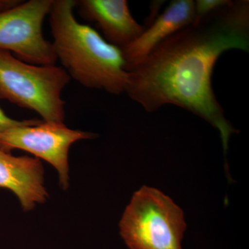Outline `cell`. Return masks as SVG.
<instances>
[{
  "label": "cell",
  "mask_w": 249,
  "mask_h": 249,
  "mask_svg": "<svg viewBox=\"0 0 249 249\" xmlns=\"http://www.w3.org/2000/svg\"><path fill=\"white\" fill-rule=\"evenodd\" d=\"M76 8L82 18L97 24L105 40L121 49L145 29L135 20L125 0H79Z\"/></svg>",
  "instance_id": "cell-7"
},
{
  "label": "cell",
  "mask_w": 249,
  "mask_h": 249,
  "mask_svg": "<svg viewBox=\"0 0 249 249\" xmlns=\"http://www.w3.org/2000/svg\"><path fill=\"white\" fill-rule=\"evenodd\" d=\"M44 121L40 120H24L17 121L9 117L4 111L0 107V133L4 132L12 127H17V126L26 125V124H30V125H36L41 124Z\"/></svg>",
  "instance_id": "cell-11"
},
{
  "label": "cell",
  "mask_w": 249,
  "mask_h": 249,
  "mask_svg": "<svg viewBox=\"0 0 249 249\" xmlns=\"http://www.w3.org/2000/svg\"><path fill=\"white\" fill-rule=\"evenodd\" d=\"M194 20V1H171L163 14L154 19L135 40L121 49L125 62L124 69L146 57L163 41L193 24Z\"/></svg>",
  "instance_id": "cell-9"
},
{
  "label": "cell",
  "mask_w": 249,
  "mask_h": 249,
  "mask_svg": "<svg viewBox=\"0 0 249 249\" xmlns=\"http://www.w3.org/2000/svg\"><path fill=\"white\" fill-rule=\"evenodd\" d=\"M0 188L12 191L24 211L45 203L48 193L44 186V168L40 159L14 157L0 150Z\"/></svg>",
  "instance_id": "cell-8"
},
{
  "label": "cell",
  "mask_w": 249,
  "mask_h": 249,
  "mask_svg": "<svg viewBox=\"0 0 249 249\" xmlns=\"http://www.w3.org/2000/svg\"><path fill=\"white\" fill-rule=\"evenodd\" d=\"M229 0H196L194 1L195 20L198 22L223 6H227Z\"/></svg>",
  "instance_id": "cell-10"
},
{
  "label": "cell",
  "mask_w": 249,
  "mask_h": 249,
  "mask_svg": "<svg viewBox=\"0 0 249 249\" xmlns=\"http://www.w3.org/2000/svg\"><path fill=\"white\" fill-rule=\"evenodd\" d=\"M76 0H53L49 11L57 60L70 78L83 86L112 94L125 92L129 73L122 51L111 45L73 15Z\"/></svg>",
  "instance_id": "cell-2"
},
{
  "label": "cell",
  "mask_w": 249,
  "mask_h": 249,
  "mask_svg": "<svg viewBox=\"0 0 249 249\" xmlns=\"http://www.w3.org/2000/svg\"><path fill=\"white\" fill-rule=\"evenodd\" d=\"M53 0L21 1L0 12V49L14 52L17 58L36 65H55L52 42L42 34L44 19Z\"/></svg>",
  "instance_id": "cell-5"
},
{
  "label": "cell",
  "mask_w": 249,
  "mask_h": 249,
  "mask_svg": "<svg viewBox=\"0 0 249 249\" xmlns=\"http://www.w3.org/2000/svg\"><path fill=\"white\" fill-rule=\"evenodd\" d=\"M186 224L182 210L150 187L134 193L119 223L128 249H182Z\"/></svg>",
  "instance_id": "cell-4"
},
{
  "label": "cell",
  "mask_w": 249,
  "mask_h": 249,
  "mask_svg": "<svg viewBox=\"0 0 249 249\" xmlns=\"http://www.w3.org/2000/svg\"><path fill=\"white\" fill-rule=\"evenodd\" d=\"M249 48V1H231L125 66V92L150 112L173 105L204 119L219 130L226 154L229 139L237 130L214 95L213 73L224 52Z\"/></svg>",
  "instance_id": "cell-1"
},
{
  "label": "cell",
  "mask_w": 249,
  "mask_h": 249,
  "mask_svg": "<svg viewBox=\"0 0 249 249\" xmlns=\"http://www.w3.org/2000/svg\"><path fill=\"white\" fill-rule=\"evenodd\" d=\"M70 80L62 67L32 65L0 49V99L36 111L45 122L65 120L61 94Z\"/></svg>",
  "instance_id": "cell-3"
},
{
  "label": "cell",
  "mask_w": 249,
  "mask_h": 249,
  "mask_svg": "<svg viewBox=\"0 0 249 249\" xmlns=\"http://www.w3.org/2000/svg\"><path fill=\"white\" fill-rule=\"evenodd\" d=\"M20 1L18 0H0V12L14 7Z\"/></svg>",
  "instance_id": "cell-12"
},
{
  "label": "cell",
  "mask_w": 249,
  "mask_h": 249,
  "mask_svg": "<svg viewBox=\"0 0 249 249\" xmlns=\"http://www.w3.org/2000/svg\"><path fill=\"white\" fill-rule=\"evenodd\" d=\"M96 137L95 134L68 128L63 123L45 122L36 125L17 126L0 133V150L11 153L24 150L47 160L58 171L60 186H70L69 152L72 144Z\"/></svg>",
  "instance_id": "cell-6"
}]
</instances>
